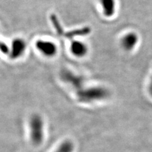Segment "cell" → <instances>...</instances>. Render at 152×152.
Segmentation results:
<instances>
[{"label": "cell", "mask_w": 152, "mask_h": 152, "mask_svg": "<svg viewBox=\"0 0 152 152\" xmlns=\"http://www.w3.org/2000/svg\"><path fill=\"white\" fill-rule=\"evenodd\" d=\"M90 32V29L88 27H84L82 28H80V29L75 30L72 32H69L66 34V37L69 38H73L74 37L78 36H83V35H87L89 34Z\"/></svg>", "instance_id": "30bf717a"}, {"label": "cell", "mask_w": 152, "mask_h": 152, "mask_svg": "<svg viewBox=\"0 0 152 152\" xmlns=\"http://www.w3.org/2000/svg\"><path fill=\"white\" fill-rule=\"evenodd\" d=\"M53 20L54 21L53 22V25H54L55 27L56 28L57 32L60 33V34L62 33V29H61V27H60V23H59L58 20H57L56 18H55V17L53 19Z\"/></svg>", "instance_id": "8fae6325"}, {"label": "cell", "mask_w": 152, "mask_h": 152, "mask_svg": "<svg viewBox=\"0 0 152 152\" xmlns=\"http://www.w3.org/2000/svg\"><path fill=\"white\" fill-rule=\"evenodd\" d=\"M27 45L26 42L20 38H17L12 42L11 48V58L16 59L22 56L26 50Z\"/></svg>", "instance_id": "5b68a950"}, {"label": "cell", "mask_w": 152, "mask_h": 152, "mask_svg": "<svg viewBox=\"0 0 152 152\" xmlns=\"http://www.w3.org/2000/svg\"><path fill=\"white\" fill-rule=\"evenodd\" d=\"M70 51L73 55L82 58L86 55L88 51L87 45L80 41H73L70 44Z\"/></svg>", "instance_id": "52a82bcc"}, {"label": "cell", "mask_w": 152, "mask_h": 152, "mask_svg": "<svg viewBox=\"0 0 152 152\" xmlns=\"http://www.w3.org/2000/svg\"><path fill=\"white\" fill-rule=\"evenodd\" d=\"M104 15L110 18L113 16L116 11L115 0H99Z\"/></svg>", "instance_id": "ba28073f"}, {"label": "cell", "mask_w": 152, "mask_h": 152, "mask_svg": "<svg viewBox=\"0 0 152 152\" xmlns=\"http://www.w3.org/2000/svg\"><path fill=\"white\" fill-rule=\"evenodd\" d=\"M121 42L123 48L130 51L136 46L138 42V36L134 32H129L123 36Z\"/></svg>", "instance_id": "8992f818"}, {"label": "cell", "mask_w": 152, "mask_h": 152, "mask_svg": "<svg viewBox=\"0 0 152 152\" xmlns=\"http://www.w3.org/2000/svg\"><path fill=\"white\" fill-rule=\"evenodd\" d=\"M149 92H150V94H151V96H152V76H151L150 83L149 84Z\"/></svg>", "instance_id": "7c38bea8"}, {"label": "cell", "mask_w": 152, "mask_h": 152, "mask_svg": "<svg viewBox=\"0 0 152 152\" xmlns=\"http://www.w3.org/2000/svg\"><path fill=\"white\" fill-rule=\"evenodd\" d=\"M30 139L32 143L35 146L40 145L45 137L44 121L41 116L34 114L28 121Z\"/></svg>", "instance_id": "7a4b0ae2"}, {"label": "cell", "mask_w": 152, "mask_h": 152, "mask_svg": "<svg viewBox=\"0 0 152 152\" xmlns=\"http://www.w3.org/2000/svg\"><path fill=\"white\" fill-rule=\"evenodd\" d=\"M74 144L70 140H65L59 145L54 152H73Z\"/></svg>", "instance_id": "9c48e42d"}, {"label": "cell", "mask_w": 152, "mask_h": 152, "mask_svg": "<svg viewBox=\"0 0 152 152\" xmlns=\"http://www.w3.org/2000/svg\"><path fill=\"white\" fill-rule=\"evenodd\" d=\"M78 100L85 103H91L104 100L110 96V91L103 87H83L76 91Z\"/></svg>", "instance_id": "6da1fadb"}, {"label": "cell", "mask_w": 152, "mask_h": 152, "mask_svg": "<svg viewBox=\"0 0 152 152\" xmlns=\"http://www.w3.org/2000/svg\"><path fill=\"white\" fill-rule=\"evenodd\" d=\"M61 76L64 81L72 86L76 90V91L81 89L84 86V80L82 77L75 75L74 73L70 72L69 70H64L61 72Z\"/></svg>", "instance_id": "277c9868"}, {"label": "cell", "mask_w": 152, "mask_h": 152, "mask_svg": "<svg viewBox=\"0 0 152 152\" xmlns=\"http://www.w3.org/2000/svg\"><path fill=\"white\" fill-rule=\"evenodd\" d=\"M36 47L41 53L47 57H53L57 53V46L53 42L48 40H38Z\"/></svg>", "instance_id": "3957f363"}]
</instances>
